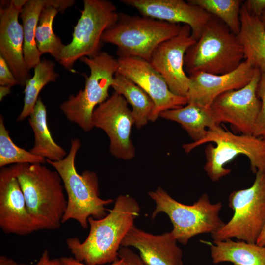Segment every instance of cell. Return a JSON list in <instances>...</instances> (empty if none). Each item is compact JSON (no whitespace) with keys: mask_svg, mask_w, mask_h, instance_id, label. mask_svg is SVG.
I'll return each instance as SVG.
<instances>
[{"mask_svg":"<svg viewBox=\"0 0 265 265\" xmlns=\"http://www.w3.org/2000/svg\"><path fill=\"white\" fill-rule=\"evenodd\" d=\"M142 16L170 23L187 25L197 41L212 16L199 6L183 0H121Z\"/></svg>","mask_w":265,"mask_h":265,"instance_id":"17","label":"cell"},{"mask_svg":"<svg viewBox=\"0 0 265 265\" xmlns=\"http://www.w3.org/2000/svg\"><path fill=\"white\" fill-rule=\"evenodd\" d=\"M114 4L107 0H84L81 16L74 27L72 39L65 45L59 63L72 70L75 62L100 52L104 32L117 21Z\"/></svg>","mask_w":265,"mask_h":265,"instance_id":"10","label":"cell"},{"mask_svg":"<svg viewBox=\"0 0 265 265\" xmlns=\"http://www.w3.org/2000/svg\"><path fill=\"white\" fill-rule=\"evenodd\" d=\"M19 85L4 58L0 55V86L11 87L15 85Z\"/></svg>","mask_w":265,"mask_h":265,"instance_id":"31","label":"cell"},{"mask_svg":"<svg viewBox=\"0 0 265 265\" xmlns=\"http://www.w3.org/2000/svg\"><path fill=\"white\" fill-rule=\"evenodd\" d=\"M112 87L132 106V113L137 128H141L151 121L155 104L141 88L118 72L115 75Z\"/></svg>","mask_w":265,"mask_h":265,"instance_id":"25","label":"cell"},{"mask_svg":"<svg viewBox=\"0 0 265 265\" xmlns=\"http://www.w3.org/2000/svg\"><path fill=\"white\" fill-rule=\"evenodd\" d=\"M62 265H88L83 263L77 261L73 257H62L60 258ZM109 265H127V264L123 259H119Z\"/></svg>","mask_w":265,"mask_h":265,"instance_id":"34","label":"cell"},{"mask_svg":"<svg viewBox=\"0 0 265 265\" xmlns=\"http://www.w3.org/2000/svg\"><path fill=\"white\" fill-rule=\"evenodd\" d=\"M182 26L141 15L119 12L117 21L104 32L102 42L117 46L118 57H137L149 62L156 48L177 35Z\"/></svg>","mask_w":265,"mask_h":265,"instance_id":"5","label":"cell"},{"mask_svg":"<svg viewBox=\"0 0 265 265\" xmlns=\"http://www.w3.org/2000/svg\"><path fill=\"white\" fill-rule=\"evenodd\" d=\"M240 20L238 36L243 48L245 60L261 72L265 71V26L259 17L249 12L243 3Z\"/></svg>","mask_w":265,"mask_h":265,"instance_id":"20","label":"cell"},{"mask_svg":"<svg viewBox=\"0 0 265 265\" xmlns=\"http://www.w3.org/2000/svg\"><path fill=\"white\" fill-rule=\"evenodd\" d=\"M196 42L190 26L183 24L177 35L156 48L149 61L164 78L170 90L178 96L186 97L190 80L185 70V56Z\"/></svg>","mask_w":265,"mask_h":265,"instance_id":"14","label":"cell"},{"mask_svg":"<svg viewBox=\"0 0 265 265\" xmlns=\"http://www.w3.org/2000/svg\"><path fill=\"white\" fill-rule=\"evenodd\" d=\"M210 246L215 264L228 262L234 265H265V246L232 239L213 241Z\"/></svg>","mask_w":265,"mask_h":265,"instance_id":"22","label":"cell"},{"mask_svg":"<svg viewBox=\"0 0 265 265\" xmlns=\"http://www.w3.org/2000/svg\"><path fill=\"white\" fill-rule=\"evenodd\" d=\"M118 257L124 260L127 265H145L140 256L129 247H121L119 250Z\"/></svg>","mask_w":265,"mask_h":265,"instance_id":"32","label":"cell"},{"mask_svg":"<svg viewBox=\"0 0 265 265\" xmlns=\"http://www.w3.org/2000/svg\"><path fill=\"white\" fill-rule=\"evenodd\" d=\"M230 220L211 234L213 241L235 238L256 243L265 222V172L258 171L249 188L233 191L229 197Z\"/></svg>","mask_w":265,"mask_h":265,"instance_id":"9","label":"cell"},{"mask_svg":"<svg viewBox=\"0 0 265 265\" xmlns=\"http://www.w3.org/2000/svg\"><path fill=\"white\" fill-rule=\"evenodd\" d=\"M209 144L205 153L206 162L204 170L212 181L216 182L231 172L225 164L239 155L246 156L253 173L265 172V140L253 135H236L221 127L217 131L208 130L201 140L183 145L185 151L188 153L195 148L206 143Z\"/></svg>","mask_w":265,"mask_h":265,"instance_id":"7","label":"cell"},{"mask_svg":"<svg viewBox=\"0 0 265 265\" xmlns=\"http://www.w3.org/2000/svg\"><path fill=\"white\" fill-rule=\"evenodd\" d=\"M244 60L238 36L212 15L200 38L187 50L184 67L188 75L199 72L223 75L236 69Z\"/></svg>","mask_w":265,"mask_h":265,"instance_id":"4","label":"cell"},{"mask_svg":"<svg viewBox=\"0 0 265 265\" xmlns=\"http://www.w3.org/2000/svg\"><path fill=\"white\" fill-rule=\"evenodd\" d=\"M27 0H2L0 6V55L21 86L31 78L24 59V35L18 17Z\"/></svg>","mask_w":265,"mask_h":265,"instance_id":"15","label":"cell"},{"mask_svg":"<svg viewBox=\"0 0 265 265\" xmlns=\"http://www.w3.org/2000/svg\"><path fill=\"white\" fill-rule=\"evenodd\" d=\"M81 142L72 139L69 153L62 160L46 162L60 175L67 194V204L62 223L75 220L84 229L88 227L90 217L101 219L107 215L105 206L113 200L99 197V180L96 173L89 170L79 174L75 166V159Z\"/></svg>","mask_w":265,"mask_h":265,"instance_id":"3","label":"cell"},{"mask_svg":"<svg viewBox=\"0 0 265 265\" xmlns=\"http://www.w3.org/2000/svg\"><path fill=\"white\" fill-rule=\"evenodd\" d=\"M259 18L265 26V10L262 13Z\"/></svg>","mask_w":265,"mask_h":265,"instance_id":"39","label":"cell"},{"mask_svg":"<svg viewBox=\"0 0 265 265\" xmlns=\"http://www.w3.org/2000/svg\"><path fill=\"white\" fill-rule=\"evenodd\" d=\"M148 194L156 204L151 218L160 212L167 214L173 225L171 232L183 245L199 234L213 233L225 223L219 216L222 203H212L207 194L190 205L178 202L160 186Z\"/></svg>","mask_w":265,"mask_h":265,"instance_id":"6","label":"cell"},{"mask_svg":"<svg viewBox=\"0 0 265 265\" xmlns=\"http://www.w3.org/2000/svg\"><path fill=\"white\" fill-rule=\"evenodd\" d=\"M10 167L37 230L59 228L67 200L58 173L41 163L16 164Z\"/></svg>","mask_w":265,"mask_h":265,"instance_id":"2","label":"cell"},{"mask_svg":"<svg viewBox=\"0 0 265 265\" xmlns=\"http://www.w3.org/2000/svg\"><path fill=\"white\" fill-rule=\"evenodd\" d=\"M80 60L90 70L84 88L76 95L69 96L59 108L69 121L87 132L94 128V110L109 97V89L118 71V62L106 52H100L92 57H83Z\"/></svg>","mask_w":265,"mask_h":265,"instance_id":"8","label":"cell"},{"mask_svg":"<svg viewBox=\"0 0 265 265\" xmlns=\"http://www.w3.org/2000/svg\"><path fill=\"white\" fill-rule=\"evenodd\" d=\"M0 227L5 233L19 236L37 231L10 166L0 171Z\"/></svg>","mask_w":265,"mask_h":265,"instance_id":"16","label":"cell"},{"mask_svg":"<svg viewBox=\"0 0 265 265\" xmlns=\"http://www.w3.org/2000/svg\"><path fill=\"white\" fill-rule=\"evenodd\" d=\"M46 159L17 146L6 129L2 115L0 116V167L11 164H44Z\"/></svg>","mask_w":265,"mask_h":265,"instance_id":"29","label":"cell"},{"mask_svg":"<svg viewBox=\"0 0 265 265\" xmlns=\"http://www.w3.org/2000/svg\"><path fill=\"white\" fill-rule=\"evenodd\" d=\"M257 68L246 60L233 71L223 75L196 72L188 75V103H194L210 107L220 95L246 86L252 79Z\"/></svg>","mask_w":265,"mask_h":265,"instance_id":"18","label":"cell"},{"mask_svg":"<svg viewBox=\"0 0 265 265\" xmlns=\"http://www.w3.org/2000/svg\"><path fill=\"white\" fill-rule=\"evenodd\" d=\"M257 95L261 101V108L256 124L253 135L265 140V71L261 72Z\"/></svg>","mask_w":265,"mask_h":265,"instance_id":"30","label":"cell"},{"mask_svg":"<svg viewBox=\"0 0 265 265\" xmlns=\"http://www.w3.org/2000/svg\"><path fill=\"white\" fill-rule=\"evenodd\" d=\"M32 265H62V264L60 259L50 258L48 251L45 250L37 263Z\"/></svg>","mask_w":265,"mask_h":265,"instance_id":"35","label":"cell"},{"mask_svg":"<svg viewBox=\"0 0 265 265\" xmlns=\"http://www.w3.org/2000/svg\"><path fill=\"white\" fill-rule=\"evenodd\" d=\"M172 232L155 235L134 225L123 238L121 247L137 249L145 265H183V252Z\"/></svg>","mask_w":265,"mask_h":265,"instance_id":"19","label":"cell"},{"mask_svg":"<svg viewBox=\"0 0 265 265\" xmlns=\"http://www.w3.org/2000/svg\"><path fill=\"white\" fill-rule=\"evenodd\" d=\"M222 21L236 35L240 28V0H188Z\"/></svg>","mask_w":265,"mask_h":265,"instance_id":"28","label":"cell"},{"mask_svg":"<svg viewBox=\"0 0 265 265\" xmlns=\"http://www.w3.org/2000/svg\"><path fill=\"white\" fill-rule=\"evenodd\" d=\"M0 265H25L24 264L18 263L13 260L5 256H1L0 257Z\"/></svg>","mask_w":265,"mask_h":265,"instance_id":"36","label":"cell"},{"mask_svg":"<svg viewBox=\"0 0 265 265\" xmlns=\"http://www.w3.org/2000/svg\"><path fill=\"white\" fill-rule=\"evenodd\" d=\"M140 211L138 202L132 197L118 196L106 216L99 219L88 218L90 232L84 241L78 237L67 239L68 248L77 261L88 265L113 263L119 259L121 242L134 225Z\"/></svg>","mask_w":265,"mask_h":265,"instance_id":"1","label":"cell"},{"mask_svg":"<svg viewBox=\"0 0 265 265\" xmlns=\"http://www.w3.org/2000/svg\"><path fill=\"white\" fill-rule=\"evenodd\" d=\"M159 117L179 123L193 142L202 139L208 130L217 131L221 127L215 122L210 107L189 103L180 108L161 112Z\"/></svg>","mask_w":265,"mask_h":265,"instance_id":"21","label":"cell"},{"mask_svg":"<svg viewBox=\"0 0 265 265\" xmlns=\"http://www.w3.org/2000/svg\"><path fill=\"white\" fill-rule=\"evenodd\" d=\"M60 0H27L20 13L24 35L23 53L27 69L34 68L41 60L42 54L35 41V30L43 9L47 5L56 4Z\"/></svg>","mask_w":265,"mask_h":265,"instance_id":"24","label":"cell"},{"mask_svg":"<svg viewBox=\"0 0 265 265\" xmlns=\"http://www.w3.org/2000/svg\"><path fill=\"white\" fill-rule=\"evenodd\" d=\"M28 117L35 140L30 151L51 161L63 159L67 155L66 151L52 137L47 123L46 107L41 98H38L32 113Z\"/></svg>","mask_w":265,"mask_h":265,"instance_id":"23","label":"cell"},{"mask_svg":"<svg viewBox=\"0 0 265 265\" xmlns=\"http://www.w3.org/2000/svg\"><path fill=\"white\" fill-rule=\"evenodd\" d=\"M11 92V87L8 86H0V100L1 101L2 99Z\"/></svg>","mask_w":265,"mask_h":265,"instance_id":"38","label":"cell"},{"mask_svg":"<svg viewBox=\"0 0 265 265\" xmlns=\"http://www.w3.org/2000/svg\"><path fill=\"white\" fill-rule=\"evenodd\" d=\"M54 67L53 61L44 58L34 68L33 76L26 83L24 106L17 119V121H22L30 115L41 90L48 83L55 81L58 77Z\"/></svg>","mask_w":265,"mask_h":265,"instance_id":"27","label":"cell"},{"mask_svg":"<svg viewBox=\"0 0 265 265\" xmlns=\"http://www.w3.org/2000/svg\"><path fill=\"white\" fill-rule=\"evenodd\" d=\"M243 4L249 12L258 17L265 10V0H247Z\"/></svg>","mask_w":265,"mask_h":265,"instance_id":"33","label":"cell"},{"mask_svg":"<svg viewBox=\"0 0 265 265\" xmlns=\"http://www.w3.org/2000/svg\"><path fill=\"white\" fill-rule=\"evenodd\" d=\"M260 76L261 71L257 69L246 86L224 92L214 100L210 108L218 125L228 123L242 134L253 135L261 108L257 95Z\"/></svg>","mask_w":265,"mask_h":265,"instance_id":"11","label":"cell"},{"mask_svg":"<svg viewBox=\"0 0 265 265\" xmlns=\"http://www.w3.org/2000/svg\"><path fill=\"white\" fill-rule=\"evenodd\" d=\"M256 243L259 245L265 246V222Z\"/></svg>","mask_w":265,"mask_h":265,"instance_id":"37","label":"cell"},{"mask_svg":"<svg viewBox=\"0 0 265 265\" xmlns=\"http://www.w3.org/2000/svg\"><path fill=\"white\" fill-rule=\"evenodd\" d=\"M74 3V0H60L57 4L46 6L41 13L36 28L35 41L38 50L42 54H50L58 62L65 45L53 31V20L58 12H63Z\"/></svg>","mask_w":265,"mask_h":265,"instance_id":"26","label":"cell"},{"mask_svg":"<svg viewBox=\"0 0 265 265\" xmlns=\"http://www.w3.org/2000/svg\"><path fill=\"white\" fill-rule=\"evenodd\" d=\"M126 99L114 92L93 113L94 127L102 130L110 140L109 151L114 157L123 160L132 159L135 150L131 139L134 120Z\"/></svg>","mask_w":265,"mask_h":265,"instance_id":"12","label":"cell"},{"mask_svg":"<svg viewBox=\"0 0 265 265\" xmlns=\"http://www.w3.org/2000/svg\"><path fill=\"white\" fill-rule=\"evenodd\" d=\"M117 60V72L141 88L154 102L151 121H155L163 111L188 104L187 97L178 96L170 90L164 78L149 61L133 56H120Z\"/></svg>","mask_w":265,"mask_h":265,"instance_id":"13","label":"cell"}]
</instances>
